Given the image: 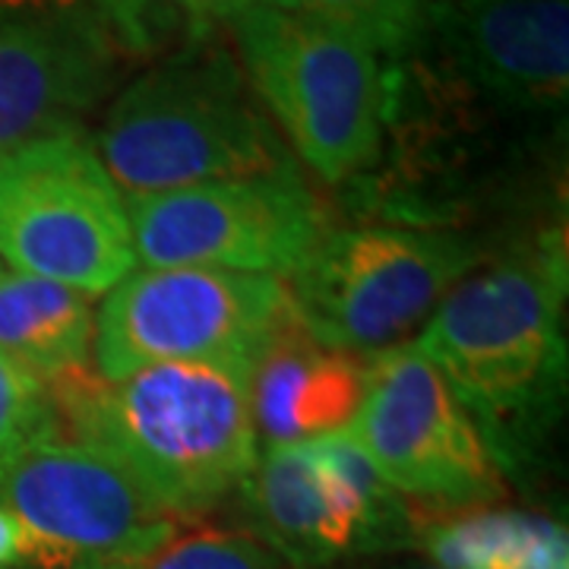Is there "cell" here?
I'll list each match as a JSON object with an SVG mask.
<instances>
[{
	"label": "cell",
	"instance_id": "14",
	"mask_svg": "<svg viewBox=\"0 0 569 569\" xmlns=\"http://www.w3.org/2000/svg\"><path fill=\"white\" fill-rule=\"evenodd\" d=\"M365 383L367 361L323 346L291 313L250 370L257 437L269 449L339 433L361 406Z\"/></svg>",
	"mask_w": 569,
	"mask_h": 569
},
{
	"label": "cell",
	"instance_id": "1",
	"mask_svg": "<svg viewBox=\"0 0 569 569\" xmlns=\"http://www.w3.org/2000/svg\"><path fill=\"white\" fill-rule=\"evenodd\" d=\"M250 370L178 361L104 380L86 365L44 387L61 433L102 452L181 522L238 493L260 459Z\"/></svg>",
	"mask_w": 569,
	"mask_h": 569
},
{
	"label": "cell",
	"instance_id": "20",
	"mask_svg": "<svg viewBox=\"0 0 569 569\" xmlns=\"http://www.w3.org/2000/svg\"><path fill=\"white\" fill-rule=\"evenodd\" d=\"M133 569H284L250 535L200 529L174 535L168 545L146 557Z\"/></svg>",
	"mask_w": 569,
	"mask_h": 569
},
{
	"label": "cell",
	"instance_id": "23",
	"mask_svg": "<svg viewBox=\"0 0 569 569\" xmlns=\"http://www.w3.org/2000/svg\"><path fill=\"white\" fill-rule=\"evenodd\" d=\"M130 569H133V567H130Z\"/></svg>",
	"mask_w": 569,
	"mask_h": 569
},
{
	"label": "cell",
	"instance_id": "11",
	"mask_svg": "<svg viewBox=\"0 0 569 569\" xmlns=\"http://www.w3.org/2000/svg\"><path fill=\"white\" fill-rule=\"evenodd\" d=\"M0 509L20 522L41 569H130L181 526L111 459L70 437L0 462Z\"/></svg>",
	"mask_w": 569,
	"mask_h": 569
},
{
	"label": "cell",
	"instance_id": "4",
	"mask_svg": "<svg viewBox=\"0 0 569 569\" xmlns=\"http://www.w3.org/2000/svg\"><path fill=\"white\" fill-rule=\"evenodd\" d=\"M234 58L295 159L326 183L380 162L389 73L377 54L320 22L253 3L228 20Z\"/></svg>",
	"mask_w": 569,
	"mask_h": 569
},
{
	"label": "cell",
	"instance_id": "7",
	"mask_svg": "<svg viewBox=\"0 0 569 569\" xmlns=\"http://www.w3.org/2000/svg\"><path fill=\"white\" fill-rule=\"evenodd\" d=\"M250 538L282 567L329 569L415 550L421 522L346 437L269 447L238 490Z\"/></svg>",
	"mask_w": 569,
	"mask_h": 569
},
{
	"label": "cell",
	"instance_id": "15",
	"mask_svg": "<svg viewBox=\"0 0 569 569\" xmlns=\"http://www.w3.org/2000/svg\"><path fill=\"white\" fill-rule=\"evenodd\" d=\"M96 310L67 284L22 276L0 263V351L39 380L92 361Z\"/></svg>",
	"mask_w": 569,
	"mask_h": 569
},
{
	"label": "cell",
	"instance_id": "5",
	"mask_svg": "<svg viewBox=\"0 0 569 569\" xmlns=\"http://www.w3.org/2000/svg\"><path fill=\"white\" fill-rule=\"evenodd\" d=\"M485 260L462 231L367 224L329 231L288 279L291 310L313 339L355 358L406 346Z\"/></svg>",
	"mask_w": 569,
	"mask_h": 569
},
{
	"label": "cell",
	"instance_id": "13",
	"mask_svg": "<svg viewBox=\"0 0 569 569\" xmlns=\"http://www.w3.org/2000/svg\"><path fill=\"white\" fill-rule=\"evenodd\" d=\"M421 51L507 114L553 121L567 111L569 0H433Z\"/></svg>",
	"mask_w": 569,
	"mask_h": 569
},
{
	"label": "cell",
	"instance_id": "22",
	"mask_svg": "<svg viewBox=\"0 0 569 569\" xmlns=\"http://www.w3.org/2000/svg\"><path fill=\"white\" fill-rule=\"evenodd\" d=\"M383 569H443L437 567V563H430V560H406V563H389Z\"/></svg>",
	"mask_w": 569,
	"mask_h": 569
},
{
	"label": "cell",
	"instance_id": "8",
	"mask_svg": "<svg viewBox=\"0 0 569 569\" xmlns=\"http://www.w3.org/2000/svg\"><path fill=\"white\" fill-rule=\"evenodd\" d=\"M288 284L276 276L200 266H146L104 295L92 361L104 380L152 365H253L291 317Z\"/></svg>",
	"mask_w": 569,
	"mask_h": 569
},
{
	"label": "cell",
	"instance_id": "19",
	"mask_svg": "<svg viewBox=\"0 0 569 569\" xmlns=\"http://www.w3.org/2000/svg\"><path fill=\"white\" fill-rule=\"evenodd\" d=\"M51 437L63 433L44 380L0 351V462Z\"/></svg>",
	"mask_w": 569,
	"mask_h": 569
},
{
	"label": "cell",
	"instance_id": "12",
	"mask_svg": "<svg viewBox=\"0 0 569 569\" xmlns=\"http://www.w3.org/2000/svg\"><path fill=\"white\" fill-rule=\"evenodd\" d=\"M123 51L92 0H0V152L80 133L118 89Z\"/></svg>",
	"mask_w": 569,
	"mask_h": 569
},
{
	"label": "cell",
	"instance_id": "3",
	"mask_svg": "<svg viewBox=\"0 0 569 569\" xmlns=\"http://www.w3.org/2000/svg\"><path fill=\"white\" fill-rule=\"evenodd\" d=\"M96 152L123 193L295 171L234 51L212 32L123 86Z\"/></svg>",
	"mask_w": 569,
	"mask_h": 569
},
{
	"label": "cell",
	"instance_id": "6",
	"mask_svg": "<svg viewBox=\"0 0 569 569\" xmlns=\"http://www.w3.org/2000/svg\"><path fill=\"white\" fill-rule=\"evenodd\" d=\"M0 263L86 298L137 269L127 200L96 142L61 133L0 152Z\"/></svg>",
	"mask_w": 569,
	"mask_h": 569
},
{
	"label": "cell",
	"instance_id": "10",
	"mask_svg": "<svg viewBox=\"0 0 569 569\" xmlns=\"http://www.w3.org/2000/svg\"><path fill=\"white\" fill-rule=\"evenodd\" d=\"M137 260L257 276H291L332 231L298 171L123 193Z\"/></svg>",
	"mask_w": 569,
	"mask_h": 569
},
{
	"label": "cell",
	"instance_id": "9",
	"mask_svg": "<svg viewBox=\"0 0 569 569\" xmlns=\"http://www.w3.org/2000/svg\"><path fill=\"white\" fill-rule=\"evenodd\" d=\"M346 437L399 497L437 509H481L503 497V468L466 406L411 342L367 361Z\"/></svg>",
	"mask_w": 569,
	"mask_h": 569
},
{
	"label": "cell",
	"instance_id": "16",
	"mask_svg": "<svg viewBox=\"0 0 569 569\" xmlns=\"http://www.w3.org/2000/svg\"><path fill=\"white\" fill-rule=\"evenodd\" d=\"M415 550L443 569H569L567 529L519 509H468L421 526Z\"/></svg>",
	"mask_w": 569,
	"mask_h": 569
},
{
	"label": "cell",
	"instance_id": "2",
	"mask_svg": "<svg viewBox=\"0 0 569 569\" xmlns=\"http://www.w3.org/2000/svg\"><path fill=\"white\" fill-rule=\"evenodd\" d=\"M563 295L567 257L538 247L468 272L411 342L509 471L531 466L563 411Z\"/></svg>",
	"mask_w": 569,
	"mask_h": 569
},
{
	"label": "cell",
	"instance_id": "17",
	"mask_svg": "<svg viewBox=\"0 0 569 569\" xmlns=\"http://www.w3.org/2000/svg\"><path fill=\"white\" fill-rule=\"evenodd\" d=\"M272 10H284L358 41L370 54L392 63L421 54L430 29L433 0H257Z\"/></svg>",
	"mask_w": 569,
	"mask_h": 569
},
{
	"label": "cell",
	"instance_id": "18",
	"mask_svg": "<svg viewBox=\"0 0 569 569\" xmlns=\"http://www.w3.org/2000/svg\"><path fill=\"white\" fill-rule=\"evenodd\" d=\"M111 22L123 48H156L162 41L181 44L203 39L216 22H228L257 0H92Z\"/></svg>",
	"mask_w": 569,
	"mask_h": 569
},
{
	"label": "cell",
	"instance_id": "21",
	"mask_svg": "<svg viewBox=\"0 0 569 569\" xmlns=\"http://www.w3.org/2000/svg\"><path fill=\"white\" fill-rule=\"evenodd\" d=\"M20 567H32V545L20 522L7 509H0V569Z\"/></svg>",
	"mask_w": 569,
	"mask_h": 569
}]
</instances>
